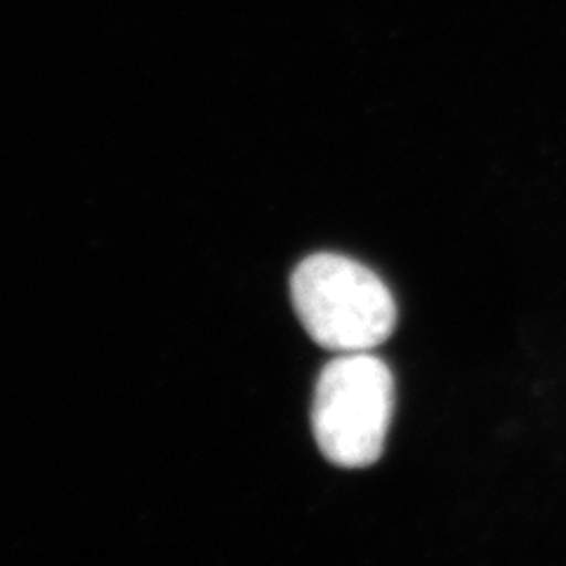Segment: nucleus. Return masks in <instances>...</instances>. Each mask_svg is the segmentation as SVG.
Here are the masks:
<instances>
[{
    "mask_svg": "<svg viewBox=\"0 0 566 566\" xmlns=\"http://www.w3.org/2000/svg\"><path fill=\"white\" fill-rule=\"evenodd\" d=\"M291 295L310 338L331 352H370L397 326L395 297L382 279L345 255L318 253L300 262Z\"/></svg>",
    "mask_w": 566,
    "mask_h": 566,
    "instance_id": "f257e3e1",
    "label": "nucleus"
},
{
    "mask_svg": "<svg viewBox=\"0 0 566 566\" xmlns=\"http://www.w3.org/2000/svg\"><path fill=\"white\" fill-rule=\"evenodd\" d=\"M395 411V378L370 352L340 354L318 376L312 428L333 465L368 468L382 453Z\"/></svg>",
    "mask_w": 566,
    "mask_h": 566,
    "instance_id": "f03ea898",
    "label": "nucleus"
}]
</instances>
